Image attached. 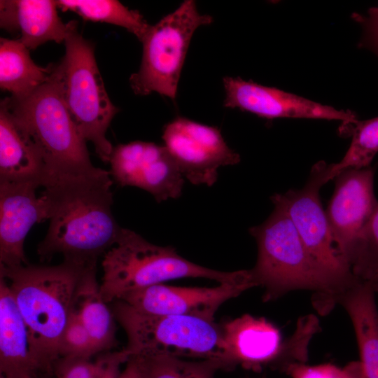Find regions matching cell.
Segmentation results:
<instances>
[{"mask_svg":"<svg viewBox=\"0 0 378 378\" xmlns=\"http://www.w3.org/2000/svg\"><path fill=\"white\" fill-rule=\"evenodd\" d=\"M113 180L101 169L87 175L50 176L43 188L49 204V226L37 246L41 260L62 254L85 267L116 242L122 227L113 213Z\"/></svg>","mask_w":378,"mask_h":378,"instance_id":"1","label":"cell"},{"mask_svg":"<svg viewBox=\"0 0 378 378\" xmlns=\"http://www.w3.org/2000/svg\"><path fill=\"white\" fill-rule=\"evenodd\" d=\"M86 268L64 260L52 266L0 267V276L6 281L27 326L38 371L52 374L73 295Z\"/></svg>","mask_w":378,"mask_h":378,"instance_id":"2","label":"cell"},{"mask_svg":"<svg viewBox=\"0 0 378 378\" xmlns=\"http://www.w3.org/2000/svg\"><path fill=\"white\" fill-rule=\"evenodd\" d=\"M274 208L268 218L249 229L258 244L255 265L251 269L257 286L265 289L264 301L288 292H314L312 303L321 314L337 304L340 293L308 252L285 208L272 200Z\"/></svg>","mask_w":378,"mask_h":378,"instance_id":"3","label":"cell"},{"mask_svg":"<svg viewBox=\"0 0 378 378\" xmlns=\"http://www.w3.org/2000/svg\"><path fill=\"white\" fill-rule=\"evenodd\" d=\"M100 291L106 303L127 292L181 278L255 284L251 270L227 272L205 267L185 259L171 246L151 244L126 228L103 255Z\"/></svg>","mask_w":378,"mask_h":378,"instance_id":"4","label":"cell"},{"mask_svg":"<svg viewBox=\"0 0 378 378\" xmlns=\"http://www.w3.org/2000/svg\"><path fill=\"white\" fill-rule=\"evenodd\" d=\"M16 122L40 150L48 176L87 175L98 172L52 73L49 80L27 97L3 100Z\"/></svg>","mask_w":378,"mask_h":378,"instance_id":"5","label":"cell"},{"mask_svg":"<svg viewBox=\"0 0 378 378\" xmlns=\"http://www.w3.org/2000/svg\"><path fill=\"white\" fill-rule=\"evenodd\" d=\"M111 309L126 333L125 349L130 357L164 355L181 359L215 360L227 369L221 326L214 321L146 314L121 300L113 301Z\"/></svg>","mask_w":378,"mask_h":378,"instance_id":"6","label":"cell"},{"mask_svg":"<svg viewBox=\"0 0 378 378\" xmlns=\"http://www.w3.org/2000/svg\"><path fill=\"white\" fill-rule=\"evenodd\" d=\"M64 44V56L58 64L51 65L52 73L80 134L94 145L103 162H109L113 147L106 134L119 109L105 90L92 43L76 29Z\"/></svg>","mask_w":378,"mask_h":378,"instance_id":"7","label":"cell"},{"mask_svg":"<svg viewBox=\"0 0 378 378\" xmlns=\"http://www.w3.org/2000/svg\"><path fill=\"white\" fill-rule=\"evenodd\" d=\"M228 369L241 366L260 372L269 368L282 372L296 363H307L308 347L320 329L316 316L301 317L289 337L262 317L244 314L221 326Z\"/></svg>","mask_w":378,"mask_h":378,"instance_id":"8","label":"cell"},{"mask_svg":"<svg viewBox=\"0 0 378 378\" xmlns=\"http://www.w3.org/2000/svg\"><path fill=\"white\" fill-rule=\"evenodd\" d=\"M213 18L200 14L192 0L184 1L174 12L150 27L143 43L140 69L130 78L137 94L153 92L174 99L181 72L195 30Z\"/></svg>","mask_w":378,"mask_h":378,"instance_id":"9","label":"cell"},{"mask_svg":"<svg viewBox=\"0 0 378 378\" xmlns=\"http://www.w3.org/2000/svg\"><path fill=\"white\" fill-rule=\"evenodd\" d=\"M330 164L324 161L312 168L301 189L275 194L271 200L285 208L308 252L338 288L340 295L357 279L340 257L321 198V188L329 181Z\"/></svg>","mask_w":378,"mask_h":378,"instance_id":"10","label":"cell"},{"mask_svg":"<svg viewBox=\"0 0 378 378\" xmlns=\"http://www.w3.org/2000/svg\"><path fill=\"white\" fill-rule=\"evenodd\" d=\"M164 146L184 178L195 185L213 186L220 167L240 161L215 127L178 117L163 130Z\"/></svg>","mask_w":378,"mask_h":378,"instance_id":"11","label":"cell"},{"mask_svg":"<svg viewBox=\"0 0 378 378\" xmlns=\"http://www.w3.org/2000/svg\"><path fill=\"white\" fill-rule=\"evenodd\" d=\"M374 175L370 166L342 171L326 210L335 246L350 268L360 234L378 209Z\"/></svg>","mask_w":378,"mask_h":378,"instance_id":"12","label":"cell"},{"mask_svg":"<svg viewBox=\"0 0 378 378\" xmlns=\"http://www.w3.org/2000/svg\"><path fill=\"white\" fill-rule=\"evenodd\" d=\"M109 163L111 176L120 186L145 190L158 202L181 195L184 177L164 146L140 141L118 144Z\"/></svg>","mask_w":378,"mask_h":378,"instance_id":"13","label":"cell"},{"mask_svg":"<svg viewBox=\"0 0 378 378\" xmlns=\"http://www.w3.org/2000/svg\"><path fill=\"white\" fill-rule=\"evenodd\" d=\"M255 286L251 282L224 283L211 288L160 284L127 292L118 300L146 314L188 316L213 321L224 302Z\"/></svg>","mask_w":378,"mask_h":378,"instance_id":"14","label":"cell"},{"mask_svg":"<svg viewBox=\"0 0 378 378\" xmlns=\"http://www.w3.org/2000/svg\"><path fill=\"white\" fill-rule=\"evenodd\" d=\"M34 182L0 181V267L27 265L25 238L36 223L49 219V204Z\"/></svg>","mask_w":378,"mask_h":378,"instance_id":"15","label":"cell"},{"mask_svg":"<svg viewBox=\"0 0 378 378\" xmlns=\"http://www.w3.org/2000/svg\"><path fill=\"white\" fill-rule=\"evenodd\" d=\"M223 82L225 107L237 108L262 118L325 119L343 123L357 120L350 111L337 110L275 88L227 76Z\"/></svg>","mask_w":378,"mask_h":378,"instance_id":"16","label":"cell"},{"mask_svg":"<svg viewBox=\"0 0 378 378\" xmlns=\"http://www.w3.org/2000/svg\"><path fill=\"white\" fill-rule=\"evenodd\" d=\"M57 7L56 1L51 0H1V27L19 33V40L29 50L50 41L64 42L77 29V22L64 23Z\"/></svg>","mask_w":378,"mask_h":378,"instance_id":"17","label":"cell"},{"mask_svg":"<svg viewBox=\"0 0 378 378\" xmlns=\"http://www.w3.org/2000/svg\"><path fill=\"white\" fill-rule=\"evenodd\" d=\"M0 109V181L34 182L43 187L48 171L40 150L3 100Z\"/></svg>","mask_w":378,"mask_h":378,"instance_id":"18","label":"cell"},{"mask_svg":"<svg viewBox=\"0 0 378 378\" xmlns=\"http://www.w3.org/2000/svg\"><path fill=\"white\" fill-rule=\"evenodd\" d=\"M28 332L10 289L0 276V374L36 378Z\"/></svg>","mask_w":378,"mask_h":378,"instance_id":"19","label":"cell"},{"mask_svg":"<svg viewBox=\"0 0 378 378\" xmlns=\"http://www.w3.org/2000/svg\"><path fill=\"white\" fill-rule=\"evenodd\" d=\"M376 292L369 281L359 279L338 298L356 337L365 378H378V308Z\"/></svg>","mask_w":378,"mask_h":378,"instance_id":"20","label":"cell"},{"mask_svg":"<svg viewBox=\"0 0 378 378\" xmlns=\"http://www.w3.org/2000/svg\"><path fill=\"white\" fill-rule=\"evenodd\" d=\"M96 271L97 265H93L83 272L73 295L70 313L85 326L101 353L115 345V326L112 309L102 295Z\"/></svg>","mask_w":378,"mask_h":378,"instance_id":"21","label":"cell"},{"mask_svg":"<svg viewBox=\"0 0 378 378\" xmlns=\"http://www.w3.org/2000/svg\"><path fill=\"white\" fill-rule=\"evenodd\" d=\"M29 50L19 39H0V86L13 99L28 97L50 77L51 65L38 66Z\"/></svg>","mask_w":378,"mask_h":378,"instance_id":"22","label":"cell"},{"mask_svg":"<svg viewBox=\"0 0 378 378\" xmlns=\"http://www.w3.org/2000/svg\"><path fill=\"white\" fill-rule=\"evenodd\" d=\"M63 11H73L85 20L102 22L125 28L142 42L150 25L137 10H132L115 0H59Z\"/></svg>","mask_w":378,"mask_h":378,"instance_id":"23","label":"cell"},{"mask_svg":"<svg viewBox=\"0 0 378 378\" xmlns=\"http://www.w3.org/2000/svg\"><path fill=\"white\" fill-rule=\"evenodd\" d=\"M340 132L351 136V141L342 159L330 164L329 181L344 169L370 166L378 153V116L342 123Z\"/></svg>","mask_w":378,"mask_h":378,"instance_id":"24","label":"cell"},{"mask_svg":"<svg viewBox=\"0 0 378 378\" xmlns=\"http://www.w3.org/2000/svg\"><path fill=\"white\" fill-rule=\"evenodd\" d=\"M124 349L119 351H106L96 359L59 358L52 365L56 378H118L121 366L130 359Z\"/></svg>","mask_w":378,"mask_h":378,"instance_id":"25","label":"cell"},{"mask_svg":"<svg viewBox=\"0 0 378 378\" xmlns=\"http://www.w3.org/2000/svg\"><path fill=\"white\" fill-rule=\"evenodd\" d=\"M351 269L360 280L372 282L378 279V209L360 234Z\"/></svg>","mask_w":378,"mask_h":378,"instance_id":"26","label":"cell"},{"mask_svg":"<svg viewBox=\"0 0 378 378\" xmlns=\"http://www.w3.org/2000/svg\"><path fill=\"white\" fill-rule=\"evenodd\" d=\"M98 353L87 329L70 313L59 342V358H91Z\"/></svg>","mask_w":378,"mask_h":378,"instance_id":"27","label":"cell"},{"mask_svg":"<svg viewBox=\"0 0 378 378\" xmlns=\"http://www.w3.org/2000/svg\"><path fill=\"white\" fill-rule=\"evenodd\" d=\"M285 373L290 378H365L360 361L351 362L343 368L331 363H296L289 366Z\"/></svg>","mask_w":378,"mask_h":378,"instance_id":"28","label":"cell"},{"mask_svg":"<svg viewBox=\"0 0 378 378\" xmlns=\"http://www.w3.org/2000/svg\"><path fill=\"white\" fill-rule=\"evenodd\" d=\"M141 378H186L187 361L164 355L131 356Z\"/></svg>","mask_w":378,"mask_h":378,"instance_id":"29","label":"cell"},{"mask_svg":"<svg viewBox=\"0 0 378 378\" xmlns=\"http://www.w3.org/2000/svg\"><path fill=\"white\" fill-rule=\"evenodd\" d=\"M354 18L363 28L360 46L369 49L378 57V6L370 8L366 15L355 14Z\"/></svg>","mask_w":378,"mask_h":378,"instance_id":"30","label":"cell"},{"mask_svg":"<svg viewBox=\"0 0 378 378\" xmlns=\"http://www.w3.org/2000/svg\"><path fill=\"white\" fill-rule=\"evenodd\" d=\"M223 369L220 362L215 360L187 361L186 378H214L218 370Z\"/></svg>","mask_w":378,"mask_h":378,"instance_id":"31","label":"cell"},{"mask_svg":"<svg viewBox=\"0 0 378 378\" xmlns=\"http://www.w3.org/2000/svg\"><path fill=\"white\" fill-rule=\"evenodd\" d=\"M118 378H141L136 360L130 357Z\"/></svg>","mask_w":378,"mask_h":378,"instance_id":"32","label":"cell"},{"mask_svg":"<svg viewBox=\"0 0 378 378\" xmlns=\"http://www.w3.org/2000/svg\"><path fill=\"white\" fill-rule=\"evenodd\" d=\"M376 292L378 294V279L372 282H370Z\"/></svg>","mask_w":378,"mask_h":378,"instance_id":"33","label":"cell"},{"mask_svg":"<svg viewBox=\"0 0 378 378\" xmlns=\"http://www.w3.org/2000/svg\"><path fill=\"white\" fill-rule=\"evenodd\" d=\"M0 378H15V377H10V376H7V375L3 374H0Z\"/></svg>","mask_w":378,"mask_h":378,"instance_id":"34","label":"cell"}]
</instances>
